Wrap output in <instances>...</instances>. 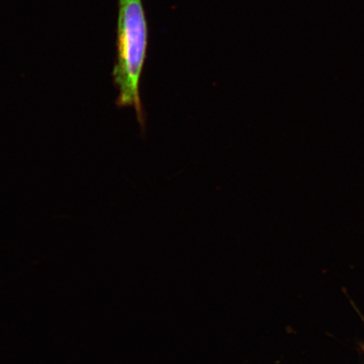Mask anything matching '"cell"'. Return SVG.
<instances>
[{"label": "cell", "mask_w": 364, "mask_h": 364, "mask_svg": "<svg viewBox=\"0 0 364 364\" xmlns=\"http://www.w3.org/2000/svg\"><path fill=\"white\" fill-rule=\"evenodd\" d=\"M148 24L143 0H119L117 19V57L114 81L119 90L117 105L133 107L141 127L144 113L139 92L141 75L146 60Z\"/></svg>", "instance_id": "obj_1"}]
</instances>
